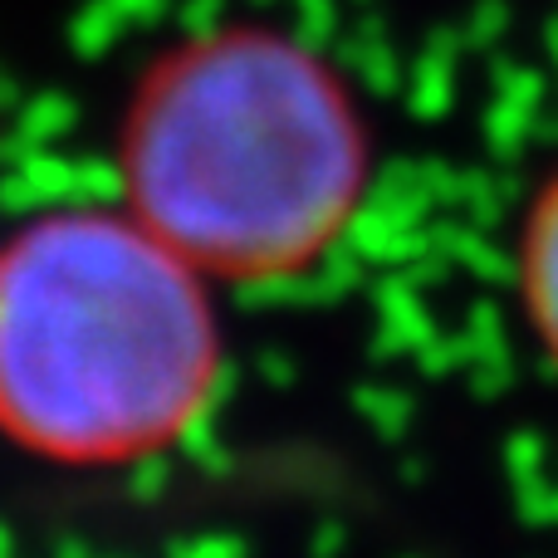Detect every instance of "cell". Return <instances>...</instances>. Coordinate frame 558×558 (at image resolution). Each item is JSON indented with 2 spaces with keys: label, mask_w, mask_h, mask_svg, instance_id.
Listing matches in <instances>:
<instances>
[{
  "label": "cell",
  "mask_w": 558,
  "mask_h": 558,
  "mask_svg": "<svg viewBox=\"0 0 558 558\" xmlns=\"http://www.w3.org/2000/svg\"><path fill=\"white\" fill-rule=\"evenodd\" d=\"M373 172L363 94L275 20H206L157 45L113 123V202L221 294L324 270Z\"/></svg>",
  "instance_id": "cell-1"
},
{
  "label": "cell",
  "mask_w": 558,
  "mask_h": 558,
  "mask_svg": "<svg viewBox=\"0 0 558 558\" xmlns=\"http://www.w3.org/2000/svg\"><path fill=\"white\" fill-rule=\"evenodd\" d=\"M226 387L221 289L118 202L0 235V441L59 471H133L206 432Z\"/></svg>",
  "instance_id": "cell-2"
},
{
  "label": "cell",
  "mask_w": 558,
  "mask_h": 558,
  "mask_svg": "<svg viewBox=\"0 0 558 558\" xmlns=\"http://www.w3.org/2000/svg\"><path fill=\"white\" fill-rule=\"evenodd\" d=\"M514 299L530 338L558 373V167L530 192L514 226Z\"/></svg>",
  "instance_id": "cell-3"
}]
</instances>
